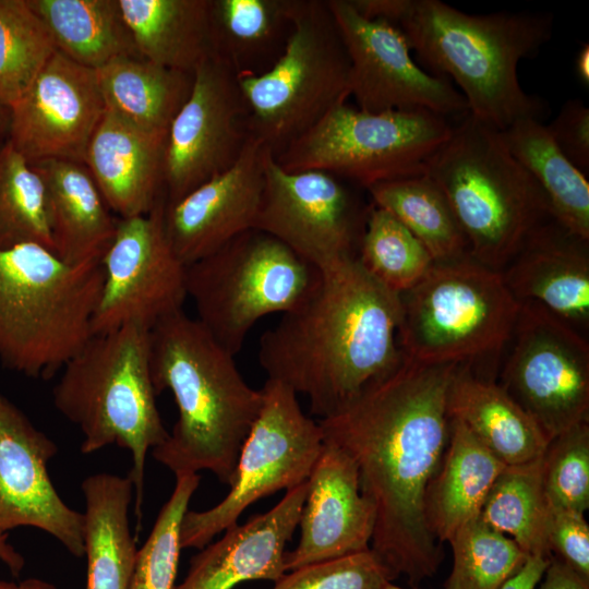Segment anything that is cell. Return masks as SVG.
Listing matches in <instances>:
<instances>
[{
	"label": "cell",
	"instance_id": "6da1fadb",
	"mask_svg": "<svg viewBox=\"0 0 589 589\" xmlns=\"http://www.w3.org/2000/svg\"><path fill=\"white\" fill-rule=\"evenodd\" d=\"M459 365L402 354L393 370L318 422L324 441L357 466L375 513L370 549L390 581L404 575L417 585L443 561L425 521L424 495L448 445L447 397Z\"/></svg>",
	"mask_w": 589,
	"mask_h": 589
},
{
	"label": "cell",
	"instance_id": "7a4b0ae2",
	"mask_svg": "<svg viewBox=\"0 0 589 589\" xmlns=\"http://www.w3.org/2000/svg\"><path fill=\"white\" fill-rule=\"evenodd\" d=\"M402 303L357 259L317 269L305 297L259 342L267 378L304 395L325 418L402 359Z\"/></svg>",
	"mask_w": 589,
	"mask_h": 589
},
{
	"label": "cell",
	"instance_id": "3957f363",
	"mask_svg": "<svg viewBox=\"0 0 589 589\" xmlns=\"http://www.w3.org/2000/svg\"><path fill=\"white\" fill-rule=\"evenodd\" d=\"M151 371L156 394L169 389L178 419L154 458L176 477L213 472L227 485L242 445L262 405L235 359L183 310L157 322L149 332Z\"/></svg>",
	"mask_w": 589,
	"mask_h": 589
},
{
	"label": "cell",
	"instance_id": "277c9868",
	"mask_svg": "<svg viewBox=\"0 0 589 589\" xmlns=\"http://www.w3.org/2000/svg\"><path fill=\"white\" fill-rule=\"evenodd\" d=\"M396 25L431 74L454 81L469 115L504 131L524 118L541 120L545 103L520 86L517 68L553 34L548 12L468 14L440 0H397Z\"/></svg>",
	"mask_w": 589,
	"mask_h": 589
},
{
	"label": "cell",
	"instance_id": "5b68a950",
	"mask_svg": "<svg viewBox=\"0 0 589 589\" xmlns=\"http://www.w3.org/2000/svg\"><path fill=\"white\" fill-rule=\"evenodd\" d=\"M101 261L69 264L38 243L0 249V363L48 380L94 336Z\"/></svg>",
	"mask_w": 589,
	"mask_h": 589
},
{
	"label": "cell",
	"instance_id": "8992f818",
	"mask_svg": "<svg viewBox=\"0 0 589 589\" xmlns=\"http://www.w3.org/2000/svg\"><path fill=\"white\" fill-rule=\"evenodd\" d=\"M149 332L145 326L127 324L94 335L63 366L52 389L57 410L84 435L83 454L110 445L131 453L129 477L139 525L146 455L169 435L156 405Z\"/></svg>",
	"mask_w": 589,
	"mask_h": 589
},
{
	"label": "cell",
	"instance_id": "52a82bcc",
	"mask_svg": "<svg viewBox=\"0 0 589 589\" xmlns=\"http://www.w3.org/2000/svg\"><path fill=\"white\" fill-rule=\"evenodd\" d=\"M424 173L446 196L469 256L490 268L506 266L532 233L554 220L541 188L500 132L469 112L453 123Z\"/></svg>",
	"mask_w": 589,
	"mask_h": 589
},
{
	"label": "cell",
	"instance_id": "ba28073f",
	"mask_svg": "<svg viewBox=\"0 0 589 589\" xmlns=\"http://www.w3.org/2000/svg\"><path fill=\"white\" fill-rule=\"evenodd\" d=\"M290 33L265 72L239 76L247 130L276 157L350 97V60L326 0H288Z\"/></svg>",
	"mask_w": 589,
	"mask_h": 589
},
{
	"label": "cell",
	"instance_id": "9c48e42d",
	"mask_svg": "<svg viewBox=\"0 0 589 589\" xmlns=\"http://www.w3.org/2000/svg\"><path fill=\"white\" fill-rule=\"evenodd\" d=\"M400 297L402 353L431 363L461 364L498 350L512 337L520 308L502 272L469 255L434 263Z\"/></svg>",
	"mask_w": 589,
	"mask_h": 589
},
{
	"label": "cell",
	"instance_id": "30bf717a",
	"mask_svg": "<svg viewBox=\"0 0 589 589\" xmlns=\"http://www.w3.org/2000/svg\"><path fill=\"white\" fill-rule=\"evenodd\" d=\"M452 129L450 120L429 110L373 113L345 101L275 159L287 171L323 170L365 190L424 173Z\"/></svg>",
	"mask_w": 589,
	"mask_h": 589
},
{
	"label": "cell",
	"instance_id": "8fae6325",
	"mask_svg": "<svg viewBox=\"0 0 589 589\" xmlns=\"http://www.w3.org/2000/svg\"><path fill=\"white\" fill-rule=\"evenodd\" d=\"M316 274L279 240L251 229L187 266V294L196 320L236 356L254 324L297 305Z\"/></svg>",
	"mask_w": 589,
	"mask_h": 589
},
{
	"label": "cell",
	"instance_id": "7c38bea8",
	"mask_svg": "<svg viewBox=\"0 0 589 589\" xmlns=\"http://www.w3.org/2000/svg\"><path fill=\"white\" fill-rule=\"evenodd\" d=\"M262 393L263 405L240 450L229 492L209 509L185 512L182 549H203L256 501L308 480L324 446L318 422L302 411L297 394L285 384L267 378Z\"/></svg>",
	"mask_w": 589,
	"mask_h": 589
},
{
	"label": "cell",
	"instance_id": "4fadbf2b",
	"mask_svg": "<svg viewBox=\"0 0 589 589\" xmlns=\"http://www.w3.org/2000/svg\"><path fill=\"white\" fill-rule=\"evenodd\" d=\"M512 352L497 383L549 442L589 422V345L534 302H520Z\"/></svg>",
	"mask_w": 589,
	"mask_h": 589
},
{
	"label": "cell",
	"instance_id": "5bb4252c",
	"mask_svg": "<svg viewBox=\"0 0 589 589\" xmlns=\"http://www.w3.org/2000/svg\"><path fill=\"white\" fill-rule=\"evenodd\" d=\"M352 185L323 170L287 171L271 154L254 229L316 269L357 259L371 203Z\"/></svg>",
	"mask_w": 589,
	"mask_h": 589
},
{
	"label": "cell",
	"instance_id": "9a60e30c",
	"mask_svg": "<svg viewBox=\"0 0 589 589\" xmlns=\"http://www.w3.org/2000/svg\"><path fill=\"white\" fill-rule=\"evenodd\" d=\"M166 201L146 215L118 218L116 233L101 257L104 284L94 313V335L127 324L152 328L182 310L187 265L173 252L165 231Z\"/></svg>",
	"mask_w": 589,
	"mask_h": 589
},
{
	"label": "cell",
	"instance_id": "2e32d148",
	"mask_svg": "<svg viewBox=\"0 0 589 589\" xmlns=\"http://www.w3.org/2000/svg\"><path fill=\"white\" fill-rule=\"evenodd\" d=\"M350 60V96L368 112L429 110L459 120L468 105L453 82L431 74L411 57L394 24L361 15L349 0H326Z\"/></svg>",
	"mask_w": 589,
	"mask_h": 589
},
{
	"label": "cell",
	"instance_id": "e0dca14e",
	"mask_svg": "<svg viewBox=\"0 0 589 589\" xmlns=\"http://www.w3.org/2000/svg\"><path fill=\"white\" fill-rule=\"evenodd\" d=\"M249 107L238 74L219 57L206 58L193 73L191 93L167 134L166 205L226 171L249 136Z\"/></svg>",
	"mask_w": 589,
	"mask_h": 589
},
{
	"label": "cell",
	"instance_id": "ac0fdd59",
	"mask_svg": "<svg viewBox=\"0 0 589 589\" xmlns=\"http://www.w3.org/2000/svg\"><path fill=\"white\" fill-rule=\"evenodd\" d=\"M106 109L96 70L56 50L10 107L7 139L29 164L46 159L84 164Z\"/></svg>",
	"mask_w": 589,
	"mask_h": 589
},
{
	"label": "cell",
	"instance_id": "d6986e66",
	"mask_svg": "<svg viewBox=\"0 0 589 589\" xmlns=\"http://www.w3.org/2000/svg\"><path fill=\"white\" fill-rule=\"evenodd\" d=\"M58 447L0 392V537L33 527L84 555V514L68 506L48 473Z\"/></svg>",
	"mask_w": 589,
	"mask_h": 589
},
{
	"label": "cell",
	"instance_id": "ffe728a7",
	"mask_svg": "<svg viewBox=\"0 0 589 589\" xmlns=\"http://www.w3.org/2000/svg\"><path fill=\"white\" fill-rule=\"evenodd\" d=\"M271 154L261 139L249 133L240 157L230 168L165 206L166 236L184 265L254 229Z\"/></svg>",
	"mask_w": 589,
	"mask_h": 589
},
{
	"label": "cell",
	"instance_id": "44dd1931",
	"mask_svg": "<svg viewBox=\"0 0 589 589\" xmlns=\"http://www.w3.org/2000/svg\"><path fill=\"white\" fill-rule=\"evenodd\" d=\"M308 484L300 539L285 553L286 572L370 549L375 513L361 492L353 460L324 441Z\"/></svg>",
	"mask_w": 589,
	"mask_h": 589
},
{
	"label": "cell",
	"instance_id": "7402d4cb",
	"mask_svg": "<svg viewBox=\"0 0 589 589\" xmlns=\"http://www.w3.org/2000/svg\"><path fill=\"white\" fill-rule=\"evenodd\" d=\"M308 480L288 490L269 510L236 524L194 555L175 589H232L248 580L277 581L285 573L286 545L299 526Z\"/></svg>",
	"mask_w": 589,
	"mask_h": 589
},
{
	"label": "cell",
	"instance_id": "603a6c76",
	"mask_svg": "<svg viewBox=\"0 0 589 589\" xmlns=\"http://www.w3.org/2000/svg\"><path fill=\"white\" fill-rule=\"evenodd\" d=\"M167 134L141 129L106 109L84 165L118 218L146 215L165 199Z\"/></svg>",
	"mask_w": 589,
	"mask_h": 589
},
{
	"label": "cell",
	"instance_id": "cb8c5ba5",
	"mask_svg": "<svg viewBox=\"0 0 589 589\" xmlns=\"http://www.w3.org/2000/svg\"><path fill=\"white\" fill-rule=\"evenodd\" d=\"M587 243L554 220L526 241L502 273L518 302H534L574 328L589 322Z\"/></svg>",
	"mask_w": 589,
	"mask_h": 589
},
{
	"label": "cell",
	"instance_id": "d4e9b609",
	"mask_svg": "<svg viewBox=\"0 0 589 589\" xmlns=\"http://www.w3.org/2000/svg\"><path fill=\"white\" fill-rule=\"evenodd\" d=\"M41 178L53 252L69 264L101 261L118 219L82 163L46 159L31 164Z\"/></svg>",
	"mask_w": 589,
	"mask_h": 589
},
{
	"label": "cell",
	"instance_id": "484cf974",
	"mask_svg": "<svg viewBox=\"0 0 589 589\" xmlns=\"http://www.w3.org/2000/svg\"><path fill=\"white\" fill-rule=\"evenodd\" d=\"M447 411L506 467L541 459L549 444L537 423L496 382L460 365L449 386Z\"/></svg>",
	"mask_w": 589,
	"mask_h": 589
},
{
	"label": "cell",
	"instance_id": "4316f807",
	"mask_svg": "<svg viewBox=\"0 0 589 589\" xmlns=\"http://www.w3.org/2000/svg\"><path fill=\"white\" fill-rule=\"evenodd\" d=\"M505 467L461 422L450 419L448 445L424 495L425 521L440 543L479 516Z\"/></svg>",
	"mask_w": 589,
	"mask_h": 589
},
{
	"label": "cell",
	"instance_id": "83f0119b",
	"mask_svg": "<svg viewBox=\"0 0 589 589\" xmlns=\"http://www.w3.org/2000/svg\"><path fill=\"white\" fill-rule=\"evenodd\" d=\"M130 477L101 472L82 482L85 498V589H129L137 549L130 530Z\"/></svg>",
	"mask_w": 589,
	"mask_h": 589
},
{
	"label": "cell",
	"instance_id": "f1b7e54d",
	"mask_svg": "<svg viewBox=\"0 0 589 589\" xmlns=\"http://www.w3.org/2000/svg\"><path fill=\"white\" fill-rule=\"evenodd\" d=\"M136 50L144 59L194 73L214 55L211 0H119Z\"/></svg>",
	"mask_w": 589,
	"mask_h": 589
},
{
	"label": "cell",
	"instance_id": "f546056e",
	"mask_svg": "<svg viewBox=\"0 0 589 589\" xmlns=\"http://www.w3.org/2000/svg\"><path fill=\"white\" fill-rule=\"evenodd\" d=\"M498 132L512 156L541 188L554 221L588 241V179L561 152L546 125L541 120L524 118Z\"/></svg>",
	"mask_w": 589,
	"mask_h": 589
},
{
	"label": "cell",
	"instance_id": "4dcf8cb0",
	"mask_svg": "<svg viewBox=\"0 0 589 589\" xmlns=\"http://www.w3.org/2000/svg\"><path fill=\"white\" fill-rule=\"evenodd\" d=\"M96 74L107 109L158 133H168L193 85V73L158 65L139 55L117 57Z\"/></svg>",
	"mask_w": 589,
	"mask_h": 589
},
{
	"label": "cell",
	"instance_id": "1f68e13d",
	"mask_svg": "<svg viewBox=\"0 0 589 589\" xmlns=\"http://www.w3.org/2000/svg\"><path fill=\"white\" fill-rule=\"evenodd\" d=\"M58 51L97 70L120 56L139 55L119 0H27ZM140 56V55H139Z\"/></svg>",
	"mask_w": 589,
	"mask_h": 589
},
{
	"label": "cell",
	"instance_id": "d6a6232c",
	"mask_svg": "<svg viewBox=\"0 0 589 589\" xmlns=\"http://www.w3.org/2000/svg\"><path fill=\"white\" fill-rule=\"evenodd\" d=\"M211 31L214 55L238 76L261 74L290 33L288 0H211Z\"/></svg>",
	"mask_w": 589,
	"mask_h": 589
},
{
	"label": "cell",
	"instance_id": "836d02e7",
	"mask_svg": "<svg viewBox=\"0 0 589 589\" xmlns=\"http://www.w3.org/2000/svg\"><path fill=\"white\" fill-rule=\"evenodd\" d=\"M365 191L371 203L397 218L435 263L469 255L467 238L446 196L426 173L378 182Z\"/></svg>",
	"mask_w": 589,
	"mask_h": 589
},
{
	"label": "cell",
	"instance_id": "e575fe53",
	"mask_svg": "<svg viewBox=\"0 0 589 589\" xmlns=\"http://www.w3.org/2000/svg\"><path fill=\"white\" fill-rule=\"evenodd\" d=\"M479 517L509 537L528 556L551 560L550 503L542 483L541 459L505 467L491 486Z\"/></svg>",
	"mask_w": 589,
	"mask_h": 589
},
{
	"label": "cell",
	"instance_id": "d590c367",
	"mask_svg": "<svg viewBox=\"0 0 589 589\" xmlns=\"http://www.w3.org/2000/svg\"><path fill=\"white\" fill-rule=\"evenodd\" d=\"M358 261L374 279L399 294L414 287L435 263L425 247L397 218L372 203Z\"/></svg>",
	"mask_w": 589,
	"mask_h": 589
},
{
	"label": "cell",
	"instance_id": "8d00e7d4",
	"mask_svg": "<svg viewBox=\"0 0 589 589\" xmlns=\"http://www.w3.org/2000/svg\"><path fill=\"white\" fill-rule=\"evenodd\" d=\"M20 243L53 251L41 178L4 139L0 141V249Z\"/></svg>",
	"mask_w": 589,
	"mask_h": 589
},
{
	"label": "cell",
	"instance_id": "74e56055",
	"mask_svg": "<svg viewBox=\"0 0 589 589\" xmlns=\"http://www.w3.org/2000/svg\"><path fill=\"white\" fill-rule=\"evenodd\" d=\"M56 50L27 0H0V104L10 108Z\"/></svg>",
	"mask_w": 589,
	"mask_h": 589
},
{
	"label": "cell",
	"instance_id": "f35d334b",
	"mask_svg": "<svg viewBox=\"0 0 589 589\" xmlns=\"http://www.w3.org/2000/svg\"><path fill=\"white\" fill-rule=\"evenodd\" d=\"M448 542L453 568L445 589H500L528 557L509 537L479 516L461 526Z\"/></svg>",
	"mask_w": 589,
	"mask_h": 589
},
{
	"label": "cell",
	"instance_id": "ab89813d",
	"mask_svg": "<svg viewBox=\"0 0 589 589\" xmlns=\"http://www.w3.org/2000/svg\"><path fill=\"white\" fill-rule=\"evenodd\" d=\"M197 473L176 477V486L163 505L144 545L137 550L129 589H175L179 563L180 526L199 488Z\"/></svg>",
	"mask_w": 589,
	"mask_h": 589
},
{
	"label": "cell",
	"instance_id": "60d3db41",
	"mask_svg": "<svg viewBox=\"0 0 589 589\" xmlns=\"http://www.w3.org/2000/svg\"><path fill=\"white\" fill-rule=\"evenodd\" d=\"M541 477L550 505L585 514L589 507V422L549 442Z\"/></svg>",
	"mask_w": 589,
	"mask_h": 589
},
{
	"label": "cell",
	"instance_id": "b9f144b4",
	"mask_svg": "<svg viewBox=\"0 0 589 589\" xmlns=\"http://www.w3.org/2000/svg\"><path fill=\"white\" fill-rule=\"evenodd\" d=\"M387 570L371 549L284 574L273 589H384Z\"/></svg>",
	"mask_w": 589,
	"mask_h": 589
},
{
	"label": "cell",
	"instance_id": "7bdbcfd3",
	"mask_svg": "<svg viewBox=\"0 0 589 589\" xmlns=\"http://www.w3.org/2000/svg\"><path fill=\"white\" fill-rule=\"evenodd\" d=\"M548 544L553 556L589 580V526L584 514L550 505Z\"/></svg>",
	"mask_w": 589,
	"mask_h": 589
},
{
	"label": "cell",
	"instance_id": "ee69618b",
	"mask_svg": "<svg viewBox=\"0 0 589 589\" xmlns=\"http://www.w3.org/2000/svg\"><path fill=\"white\" fill-rule=\"evenodd\" d=\"M546 128L566 158L584 175H588L589 108L585 103L577 98L566 100Z\"/></svg>",
	"mask_w": 589,
	"mask_h": 589
},
{
	"label": "cell",
	"instance_id": "f6af8a7d",
	"mask_svg": "<svg viewBox=\"0 0 589 589\" xmlns=\"http://www.w3.org/2000/svg\"><path fill=\"white\" fill-rule=\"evenodd\" d=\"M542 578L540 589H589V580L556 556L550 560Z\"/></svg>",
	"mask_w": 589,
	"mask_h": 589
},
{
	"label": "cell",
	"instance_id": "bcb514c9",
	"mask_svg": "<svg viewBox=\"0 0 589 589\" xmlns=\"http://www.w3.org/2000/svg\"><path fill=\"white\" fill-rule=\"evenodd\" d=\"M550 560L528 556L521 568L508 578L500 589H536L541 581Z\"/></svg>",
	"mask_w": 589,
	"mask_h": 589
},
{
	"label": "cell",
	"instance_id": "7dc6e473",
	"mask_svg": "<svg viewBox=\"0 0 589 589\" xmlns=\"http://www.w3.org/2000/svg\"><path fill=\"white\" fill-rule=\"evenodd\" d=\"M0 561L3 562L15 576H17L24 567V558L7 542V536L0 537Z\"/></svg>",
	"mask_w": 589,
	"mask_h": 589
},
{
	"label": "cell",
	"instance_id": "c3c4849f",
	"mask_svg": "<svg viewBox=\"0 0 589 589\" xmlns=\"http://www.w3.org/2000/svg\"><path fill=\"white\" fill-rule=\"evenodd\" d=\"M575 73L577 79L584 84H589V45L584 44L575 58Z\"/></svg>",
	"mask_w": 589,
	"mask_h": 589
},
{
	"label": "cell",
	"instance_id": "681fc988",
	"mask_svg": "<svg viewBox=\"0 0 589 589\" xmlns=\"http://www.w3.org/2000/svg\"><path fill=\"white\" fill-rule=\"evenodd\" d=\"M0 589H57V587L39 578H27L20 582L0 579Z\"/></svg>",
	"mask_w": 589,
	"mask_h": 589
},
{
	"label": "cell",
	"instance_id": "f907efd6",
	"mask_svg": "<svg viewBox=\"0 0 589 589\" xmlns=\"http://www.w3.org/2000/svg\"><path fill=\"white\" fill-rule=\"evenodd\" d=\"M10 123V108L0 104V141L7 139Z\"/></svg>",
	"mask_w": 589,
	"mask_h": 589
},
{
	"label": "cell",
	"instance_id": "816d5d0a",
	"mask_svg": "<svg viewBox=\"0 0 589 589\" xmlns=\"http://www.w3.org/2000/svg\"><path fill=\"white\" fill-rule=\"evenodd\" d=\"M384 589H406V588L398 587L396 585H393L392 581H389L385 585Z\"/></svg>",
	"mask_w": 589,
	"mask_h": 589
}]
</instances>
